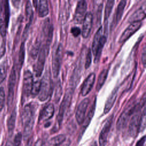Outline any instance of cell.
Returning a JSON list of instances; mask_svg holds the SVG:
<instances>
[{
  "label": "cell",
  "instance_id": "cell-42",
  "mask_svg": "<svg viewBox=\"0 0 146 146\" xmlns=\"http://www.w3.org/2000/svg\"><path fill=\"white\" fill-rule=\"evenodd\" d=\"M34 146H46V145L42 139H39L34 144Z\"/></svg>",
  "mask_w": 146,
  "mask_h": 146
},
{
  "label": "cell",
  "instance_id": "cell-30",
  "mask_svg": "<svg viewBox=\"0 0 146 146\" xmlns=\"http://www.w3.org/2000/svg\"><path fill=\"white\" fill-rule=\"evenodd\" d=\"M40 45L41 41L39 39H37L35 40V43L33 44L30 52V55L33 59H35L38 56L40 48Z\"/></svg>",
  "mask_w": 146,
  "mask_h": 146
},
{
  "label": "cell",
  "instance_id": "cell-15",
  "mask_svg": "<svg viewBox=\"0 0 146 146\" xmlns=\"http://www.w3.org/2000/svg\"><path fill=\"white\" fill-rule=\"evenodd\" d=\"M82 29L81 30V33L82 36L84 38H88L90 34L92 23H93V15L91 11L86 13V15L82 22Z\"/></svg>",
  "mask_w": 146,
  "mask_h": 146
},
{
  "label": "cell",
  "instance_id": "cell-41",
  "mask_svg": "<svg viewBox=\"0 0 146 146\" xmlns=\"http://www.w3.org/2000/svg\"><path fill=\"white\" fill-rule=\"evenodd\" d=\"M145 142V136H144L142 138H141L136 143V146H144V144Z\"/></svg>",
  "mask_w": 146,
  "mask_h": 146
},
{
  "label": "cell",
  "instance_id": "cell-18",
  "mask_svg": "<svg viewBox=\"0 0 146 146\" xmlns=\"http://www.w3.org/2000/svg\"><path fill=\"white\" fill-rule=\"evenodd\" d=\"M96 98L95 96L94 98V99L91 103V105L90 107V108L87 112V116L85 117L84 121L82 123V127L81 128V131H80V136L83 134L84 132L85 131V130L87 128V127H88V125L90 124V123L94 115L95 107H96Z\"/></svg>",
  "mask_w": 146,
  "mask_h": 146
},
{
  "label": "cell",
  "instance_id": "cell-12",
  "mask_svg": "<svg viewBox=\"0 0 146 146\" xmlns=\"http://www.w3.org/2000/svg\"><path fill=\"white\" fill-rule=\"evenodd\" d=\"M33 82V75L31 72L29 70L25 71L23 80L22 96L25 98H27L31 95Z\"/></svg>",
  "mask_w": 146,
  "mask_h": 146
},
{
  "label": "cell",
  "instance_id": "cell-10",
  "mask_svg": "<svg viewBox=\"0 0 146 146\" xmlns=\"http://www.w3.org/2000/svg\"><path fill=\"white\" fill-rule=\"evenodd\" d=\"M87 4L85 1H79L77 3L74 15V22L76 24L81 23L86 15L87 13Z\"/></svg>",
  "mask_w": 146,
  "mask_h": 146
},
{
  "label": "cell",
  "instance_id": "cell-38",
  "mask_svg": "<svg viewBox=\"0 0 146 146\" xmlns=\"http://www.w3.org/2000/svg\"><path fill=\"white\" fill-rule=\"evenodd\" d=\"M5 50V43L3 39V37L0 34V59L4 55Z\"/></svg>",
  "mask_w": 146,
  "mask_h": 146
},
{
  "label": "cell",
  "instance_id": "cell-4",
  "mask_svg": "<svg viewBox=\"0 0 146 146\" xmlns=\"http://www.w3.org/2000/svg\"><path fill=\"white\" fill-rule=\"evenodd\" d=\"M53 86L51 76V72L49 70H46L40 80V87L38 94V98L40 101L46 100L51 96L52 92Z\"/></svg>",
  "mask_w": 146,
  "mask_h": 146
},
{
  "label": "cell",
  "instance_id": "cell-5",
  "mask_svg": "<svg viewBox=\"0 0 146 146\" xmlns=\"http://www.w3.org/2000/svg\"><path fill=\"white\" fill-rule=\"evenodd\" d=\"M145 107V96L143 101L140 104V106L133 114L131 117L129 128L128 132L131 137H135L139 132H140V120L143 108Z\"/></svg>",
  "mask_w": 146,
  "mask_h": 146
},
{
  "label": "cell",
  "instance_id": "cell-34",
  "mask_svg": "<svg viewBox=\"0 0 146 146\" xmlns=\"http://www.w3.org/2000/svg\"><path fill=\"white\" fill-rule=\"evenodd\" d=\"M40 80H37L36 81L33 82L31 91V95L33 97H35V96L38 95L40 90Z\"/></svg>",
  "mask_w": 146,
  "mask_h": 146
},
{
  "label": "cell",
  "instance_id": "cell-26",
  "mask_svg": "<svg viewBox=\"0 0 146 146\" xmlns=\"http://www.w3.org/2000/svg\"><path fill=\"white\" fill-rule=\"evenodd\" d=\"M108 74V68H104L100 72L97 80L96 85V90L97 91H99L103 86L107 78Z\"/></svg>",
  "mask_w": 146,
  "mask_h": 146
},
{
  "label": "cell",
  "instance_id": "cell-3",
  "mask_svg": "<svg viewBox=\"0 0 146 146\" xmlns=\"http://www.w3.org/2000/svg\"><path fill=\"white\" fill-rule=\"evenodd\" d=\"M107 36L103 33V27H99L94 35L91 50L95 56L94 63H98L99 61L103 48L107 41Z\"/></svg>",
  "mask_w": 146,
  "mask_h": 146
},
{
  "label": "cell",
  "instance_id": "cell-7",
  "mask_svg": "<svg viewBox=\"0 0 146 146\" xmlns=\"http://www.w3.org/2000/svg\"><path fill=\"white\" fill-rule=\"evenodd\" d=\"M140 103L138 104H135V103H133L132 104L129 105L123 111V112L121 113L119 117L118 118L116 123V127L118 130L122 129L126 127L130 117H132L133 114L136 111V110L140 106Z\"/></svg>",
  "mask_w": 146,
  "mask_h": 146
},
{
  "label": "cell",
  "instance_id": "cell-44",
  "mask_svg": "<svg viewBox=\"0 0 146 146\" xmlns=\"http://www.w3.org/2000/svg\"><path fill=\"white\" fill-rule=\"evenodd\" d=\"M91 146H98V144H97L96 141H94L92 143Z\"/></svg>",
  "mask_w": 146,
  "mask_h": 146
},
{
  "label": "cell",
  "instance_id": "cell-33",
  "mask_svg": "<svg viewBox=\"0 0 146 146\" xmlns=\"http://www.w3.org/2000/svg\"><path fill=\"white\" fill-rule=\"evenodd\" d=\"M7 72V64L6 60H4L0 64V83H1L6 78Z\"/></svg>",
  "mask_w": 146,
  "mask_h": 146
},
{
  "label": "cell",
  "instance_id": "cell-8",
  "mask_svg": "<svg viewBox=\"0 0 146 146\" xmlns=\"http://www.w3.org/2000/svg\"><path fill=\"white\" fill-rule=\"evenodd\" d=\"M63 56V47L62 43H59L52 57V71L54 78H56L59 73Z\"/></svg>",
  "mask_w": 146,
  "mask_h": 146
},
{
  "label": "cell",
  "instance_id": "cell-1",
  "mask_svg": "<svg viewBox=\"0 0 146 146\" xmlns=\"http://www.w3.org/2000/svg\"><path fill=\"white\" fill-rule=\"evenodd\" d=\"M37 104L35 103H30L26 104L22 113V120L23 122V138L25 140H28L31 135L34 124L35 113L37 108Z\"/></svg>",
  "mask_w": 146,
  "mask_h": 146
},
{
  "label": "cell",
  "instance_id": "cell-19",
  "mask_svg": "<svg viewBox=\"0 0 146 146\" xmlns=\"http://www.w3.org/2000/svg\"><path fill=\"white\" fill-rule=\"evenodd\" d=\"M54 106L52 103L46 105L40 111L39 116V121H47L53 116L54 114Z\"/></svg>",
  "mask_w": 146,
  "mask_h": 146
},
{
  "label": "cell",
  "instance_id": "cell-16",
  "mask_svg": "<svg viewBox=\"0 0 146 146\" xmlns=\"http://www.w3.org/2000/svg\"><path fill=\"white\" fill-rule=\"evenodd\" d=\"M4 4L3 15L0 18V34L2 37H4L6 34V29L8 26L9 20V2L5 1Z\"/></svg>",
  "mask_w": 146,
  "mask_h": 146
},
{
  "label": "cell",
  "instance_id": "cell-28",
  "mask_svg": "<svg viewBox=\"0 0 146 146\" xmlns=\"http://www.w3.org/2000/svg\"><path fill=\"white\" fill-rule=\"evenodd\" d=\"M16 111L15 109H14L13 111H12L11 115L9 117L7 121V129L9 131V133L10 134L12 133L14 127H15V120H16Z\"/></svg>",
  "mask_w": 146,
  "mask_h": 146
},
{
  "label": "cell",
  "instance_id": "cell-29",
  "mask_svg": "<svg viewBox=\"0 0 146 146\" xmlns=\"http://www.w3.org/2000/svg\"><path fill=\"white\" fill-rule=\"evenodd\" d=\"M126 3H127L126 1L121 0L119 2L117 5L116 11V15H115V21H116L115 24L116 25L120 21V20L122 17L124 10L126 5Z\"/></svg>",
  "mask_w": 146,
  "mask_h": 146
},
{
  "label": "cell",
  "instance_id": "cell-23",
  "mask_svg": "<svg viewBox=\"0 0 146 146\" xmlns=\"http://www.w3.org/2000/svg\"><path fill=\"white\" fill-rule=\"evenodd\" d=\"M117 92H118V87H116L112 90V91L111 92L110 95L108 97L105 103V106L104 108V113H107L113 107V105L114 104L117 98Z\"/></svg>",
  "mask_w": 146,
  "mask_h": 146
},
{
  "label": "cell",
  "instance_id": "cell-13",
  "mask_svg": "<svg viewBox=\"0 0 146 146\" xmlns=\"http://www.w3.org/2000/svg\"><path fill=\"white\" fill-rule=\"evenodd\" d=\"M113 115H111L106 120L100 133L99 137V146H106L107 142V138L109 132L110 131Z\"/></svg>",
  "mask_w": 146,
  "mask_h": 146
},
{
  "label": "cell",
  "instance_id": "cell-21",
  "mask_svg": "<svg viewBox=\"0 0 146 146\" xmlns=\"http://www.w3.org/2000/svg\"><path fill=\"white\" fill-rule=\"evenodd\" d=\"M33 3L38 10L39 17H44L48 14V5L46 0L33 1Z\"/></svg>",
  "mask_w": 146,
  "mask_h": 146
},
{
  "label": "cell",
  "instance_id": "cell-32",
  "mask_svg": "<svg viewBox=\"0 0 146 146\" xmlns=\"http://www.w3.org/2000/svg\"><path fill=\"white\" fill-rule=\"evenodd\" d=\"M25 47L24 42H22L21 44L19 54H18V68L19 71L21 69L22 64L24 62L25 59Z\"/></svg>",
  "mask_w": 146,
  "mask_h": 146
},
{
  "label": "cell",
  "instance_id": "cell-11",
  "mask_svg": "<svg viewBox=\"0 0 146 146\" xmlns=\"http://www.w3.org/2000/svg\"><path fill=\"white\" fill-rule=\"evenodd\" d=\"M90 102V99L88 98H86L80 102L77 107L75 112V119L79 124H82L84 121Z\"/></svg>",
  "mask_w": 146,
  "mask_h": 146
},
{
  "label": "cell",
  "instance_id": "cell-27",
  "mask_svg": "<svg viewBox=\"0 0 146 146\" xmlns=\"http://www.w3.org/2000/svg\"><path fill=\"white\" fill-rule=\"evenodd\" d=\"M66 140V136L63 134L52 137L47 143V146H59Z\"/></svg>",
  "mask_w": 146,
  "mask_h": 146
},
{
  "label": "cell",
  "instance_id": "cell-31",
  "mask_svg": "<svg viewBox=\"0 0 146 146\" xmlns=\"http://www.w3.org/2000/svg\"><path fill=\"white\" fill-rule=\"evenodd\" d=\"M22 137V134L21 132H18L15 135L13 140H9L6 142L5 146H20Z\"/></svg>",
  "mask_w": 146,
  "mask_h": 146
},
{
  "label": "cell",
  "instance_id": "cell-35",
  "mask_svg": "<svg viewBox=\"0 0 146 146\" xmlns=\"http://www.w3.org/2000/svg\"><path fill=\"white\" fill-rule=\"evenodd\" d=\"M92 62V53L91 50L90 48H88L86 55V59H85V63H84V67L85 68L87 69L91 65Z\"/></svg>",
  "mask_w": 146,
  "mask_h": 146
},
{
  "label": "cell",
  "instance_id": "cell-20",
  "mask_svg": "<svg viewBox=\"0 0 146 146\" xmlns=\"http://www.w3.org/2000/svg\"><path fill=\"white\" fill-rule=\"evenodd\" d=\"M25 12H26V19L27 21V22L26 23V25L25 28V30L23 32V36L25 38L26 37L27 33L29 31V29L30 28V26L31 24V22L33 21V10L32 7V5L30 2V1H28L26 2V7H25Z\"/></svg>",
  "mask_w": 146,
  "mask_h": 146
},
{
  "label": "cell",
  "instance_id": "cell-37",
  "mask_svg": "<svg viewBox=\"0 0 146 146\" xmlns=\"http://www.w3.org/2000/svg\"><path fill=\"white\" fill-rule=\"evenodd\" d=\"M62 86L59 81L56 84V87L55 89V99L56 101H58V100L60 99V96L62 95Z\"/></svg>",
  "mask_w": 146,
  "mask_h": 146
},
{
  "label": "cell",
  "instance_id": "cell-9",
  "mask_svg": "<svg viewBox=\"0 0 146 146\" xmlns=\"http://www.w3.org/2000/svg\"><path fill=\"white\" fill-rule=\"evenodd\" d=\"M17 81V72L16 68L14 66L11 71L9 81H8V95H7V104L10 107L12 105L14 95V88Z\"/></svg>",
  "mask_w": 146,
  "mask_h": 146
},
{
  "label": "cell",
  "instance_id": "cell-2",
  "mask_svg": "<svg viewBox=\"0 0 146 146\" xmlns=\"http://www.w3.org/2000/svg\"><path fill=\"white\" fill-rule=\"evenodd\" d=\"M52 36H47L44 38V42L40 46V48L38 55V59L34 66V72L37 78H39L43 71L44 66L46 57L49 52L50 46L52 40Z\"/></svg>",
  "mask_w": 146,
  "mask_h": 146
},
{
  "label": "cell",
  "instance_id": "cell-24",
  "mask_svg": "<svg viewBox=\"0 0 146 146\" xmlns=\"http://www.w3.org/2000/svg\"><path fill=\"white\" fill-rule=\"evenodd\" d=\"M115 1H107L106 7H105V11H104V34L107 36L108 34V20L109 17L111 14L112 11L113 6L114 5Z\"/></svg>",
  "mask_w": 146,
  "mask_h": 146
},
{
  "label": "cell",
  "instance_id": "cell-6",
  "mask_svg": "<svg viewBox=\"0 0 146 146\" xmlns=\"http://www.w3.org/2000/svg\"><path fill=\"white\" fill-rule=\"evenodd\" d=\"M74 91V88L70 87L65 91L64 97L60 104L58 113L56 117L57 122L59 125H60V124H62L64 114L66 111L70 107V105L71 104V102L72 99Z\"/></svg>",
  "mask_w": 146,
  "mask_h": 146
},
{
  "label": "cell",
  "instance_id": "cell-36",
  "mask_svg": "<svg viewBox=\"0 0 146 146\" xmlns=\"http://www.w3.org/2000/svg\"><path fill=\"white\" fill-rule=\"evenodd\" d=\"M5 94L3 87H0V111H2L5 106Z\"/></svg>",
  "mask_w": 146,
  "mask_h": 146
},
{
  "label": "cell",
  "instance_id": "cell-22",
  "mask_svg": "<svg viewBox=\"0 0 146 146\" xmlns=\"http://www.w3.org/2000/svg\"><path fill=\"white\" fill-rule=\"evenodd\" d=\"M145 4H143L137 9L129 18L128 22L132 23L134 22H141L145 17Z\"/></svg>",
  "mask_w": 146,
  "mask_h": 146
},
{
  "label": "cell",
  "instance_id": "cell-17",
  "mask_svg": "<svg viewBox=\"0 0 146 146\" xmlns=\"http://www.w3.org/2000/svg\"><path fill=\"white\" fill-rule=\"evenodd\" d=\"M95 80V74L92 72L90 74L84 79L81 87L80 93L83 96L88 95L92 90Z\"/></svg>",
  "mask_w": 146,
  "mask_h": 146
},
{
  "label": "cell",
  "instance_id": "cell-14",
  "mask_svg": "<svg viewBox=\"0 0 146 146\" xmlns=\"http://www.w3.org/2000/svg\"><path fill=\"white\" fill-rule=\"evenodd\" d=\"M141 25L142 23L141 22H134L131 23L120 35L119 42L124 43L125 42L132 34L140 29Z\"/></svg>",
  "mask_w": 146,
  "mask_h": 146
},
{
  "label": "cell",
  "instance_id": "cell-43",
  "mask_svg": "<svg viewBox=\"0 0 146 146\" xmlns=\"http://www.w3.org/2000/svg\"><path fill=\"white\" fill-rule=\"evenodd\" d=\"M32 143H33V139L31 137H30L27 140V142L25 146H32Z\"/></svg>",
  "mask_w": 146,
  "mask_h": 146
},
{
  "label": "cell",
  "instance_id": "cell-39",
  "mask_svg": "<svg viewBox=\"0 0 146 146\" xmlns=\"http://www.w3.org/2000/svg\"><path fill=\"white\" fill-rule=\"evenodd\" d=\"M71 33L75 36L76 37L78 35H79L81 33V29L77 26H74L71 27V30H70Z\"/></svg>",
  "mask_w": 146,
  "mask_h": 146
},
{
  "label": "cell",
  "instance_id": "cell-25",
  "mask_svg": "<svg viewBox=\"0 0 146 146\" xmlns=\"http://www.w3.org/2000/svg\"><path fill=\"white\" fill-rule=\"evenodd\" d=\"M81 66L80 64H78L76 67L75 68L72 76L70 79V87H72L73 88H75L76 85L78 84L80 78V75H81Z\"/></svg>",
  "mask_w": 146,
  "mask_h": 146
},
{
  "label": "cell",
  "instance_id": "cell-40",
  "mask_svg": "<svg viewBox=\"0 0 146 146\" xmlns=\"http://www.w3.org/2000/svg\"><path fill=\"white\" fill-rule=\"evenodd\" d=\"M145 46H144L143 48V50H142V52H141V62L143 63V65L144 66V67H145V60H146V58H145Z\"/></svg>",
  "mask_w": 146,
  "mask_h": 146
}]
</instances>
